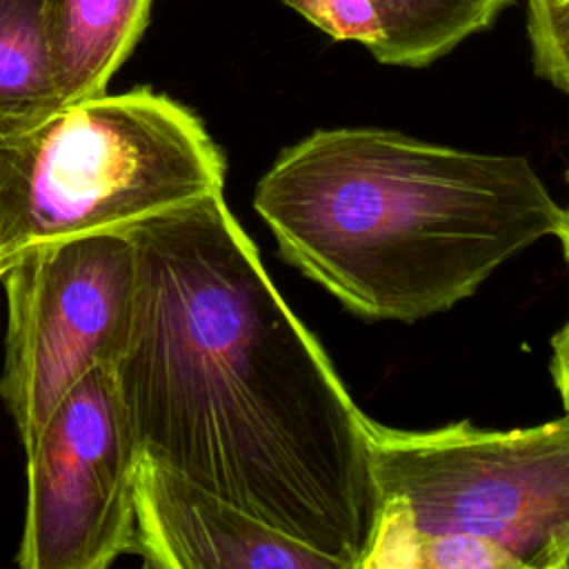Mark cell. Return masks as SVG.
Instances as JSON below:
<instances>
[{"label": "cell", "mask_w": 569, "mask_h": 569, "mask_svg": "<svg viewBox=\"0 0 569 569\" xmlns=\"http://www.w3.org/2000/svg\"><path fill=\"white\" fill-rule=\"evenodd\" d=\"M124 233L136 307L113 367L140 451L338 569H362L380 509L371 418L222 191Z\"/></svg>", "instance_id": "1"}, {"label": "cell", "mask_w": 569, "mask_h": 569, "mask_svg": "<svg viewBox=\"0 0 569 569\" xmlns=\"http://www.w3.org/2000/svg\"><path fill=\"white\" fill-rule=\"evenodd\" d=\"M253 207L282 258L349 311L402 322L469 298L565 220L522 156L371 127L318 129L287 147Z\"/></svg>", "instance_id": "2"}, {"label": "cell", "mask_w": 569, "mask_h": 569, "mask_svg": "<svg viewBox=\"0 0 569 569\" xmlns=\"http://www.w3.org/2000/svg\"><path fill=\"white\" fill-rule=\"evenodd\" d=\"M224 187L200 118L149 87L98 93L0 127V262L27 249L124 231Z\"/></svg>", "instance_id": "3"}, {"label": "cell", "mask_w": 569, "mask_h": 569, "mask_svg": "<svg viewBox=\"0 0 569 569\" xmlns=\"http://www.w3.org/2000/svg\"><path fill=\"white\" fill-rule=\"evenodd\" d=\"M380 509L362 569L398 567L418 540L482 542L513 567L569 553V413L525 429L456 422L402 431L369 420Z\"/></svg>", "instance_id": "4"}, {"label": "cell", "mask_w": 569, "mask_h": 569, "mask_svg": "<svg viewBox=\"0 0 569 569\" xmlns=\"http://www.w3.org/2000/svg\"><path fill=\"white\" fill-rule=\"evenodd\" d=\"M7 338L0 398L31 447L60 398L124 353L136 307V249L124 231L22 251L4 271Z\"/></svg>", "instance_id": "5"}, {"label": "cell", "mask_w": 569, "mask_h": 569, "mask_svg": "<svg viewBox=\"0 0 569 569\" xmlns=\"http://www.w3.org/2000/svg\"><path fill=\"white\" fill-rule=\"evenodd\" d=\"M27 451L22 569H107L133 542L140 445L109 362L53 407Z\"/></svg>", "instance_id": "6"}, {"label": "cell", "mask_w": 569, "mask_h": 569, "mask_svg": "<svg viewBox=\"0 0 569 569\" xmlns=\"http://www.w3.org/2000/svg\"><path fill=\"white\" fill-rule=\"evenodd\" d=\"M133 542L147 569H338L233 502L140 453Z\"/></svg>", "instance_id": "7"}, {"label": "cell", "mask_w": 569, "mask_h": 569, "mask_svg": "<svg viewBox=\"0 0 569 569\" xmlns=\"http://www.w3.org/2000/svg\"><path fill=\"white\" fill-rule=\"evenodd\" d=\"M153 0H53L60 104L104 93L147 29Z\"/></svg>", "instance_id": "8"}, {"label": "cell", "mask_w": 569, "mask_h": 569, "mask_svg": "<svg viewBox=\"0 0 569 569\" xmlns=\"http://www.w3.org/2000/svg\"><path fill=\"white\" fill-rule=\"evenodd\" d=\"M53 0H0V127L56 111Z\"/></svg>", "instance_id": "9"}, {"label": "cell", "mask_w": 569, "mask_h": 569, "mask_svg": "<svg viewBox=\"0 0 569 569\" xmlns=\"http://www.w3.org/2000/svg\"><path fill=\"white\" fill-rule=\"evenodd\" d=\"M382 31V64L427 67L489 29L513 0H369Z\"/></svg>", "instance_id": "10"}, {"label": "cell", "mask_w": 569, "mask_h": 569, "mask_svg": "<svg viewBox=\"0 0 569 569\" xmlns=\"http://www.w3.org/2000/svg\"><path fill=\"white\" fill-rule=\"evenodd\" d=\"M533 69L569 96V0H527Z\"/></svg>", "instance_id": "11"}, {"label": "cell", "mask_w": 569, "mask_h": 569, "mask_svg": "<svg viewBox=\"0 0 569 569\" xmlns=\"http://www.w3.org/2000/svg\"><path fill=\"white\" fill-rule=\"evenodd\" d=\"M322 33L362 44L373 58L382 47L378 16L369 0H282Z\"/></svg>", "instance_id": "12"}, {"label": "cell", "mask_w": 569, "mask_h": 569, "mask_svg": "<svg viewBox=\"0 0 569 569\" xmlns=\"http://www.w3.org/2000/svg\"><path fill=\"white\" fill-rule=\"evenodd\" d=\"M551 376L553 385L562 398L565 411L569 413V320L553 336V356H551Z\"/></svg>", "instance_id": "13"}, {"label": "cell", "mask_w": 569, "mask_h": 569, "mask_svg": "<svg viewBox=\"0 0 569 569\" xmlns=\"http://www.w3.org/2000/svg\"><path fill=\"white\" fill-rule=\"evenodd\" d=\"M567 180H569V173H567ZM558 238L562 240L565 258H567V264H569V204L565 207V220H562V227H560V233H558Z\"/></svg>", "instance_id": "14"}, {"label": "cell", "mask_w": 569, "mask_h": 569, "mask_svg": "<svg viewBox=\"0 0 569 569\" xmlns=\"http://www.w3.org/2000/svg\"><path fill=\"white\" fill-rule=\"evenodd\" d=\"M562 569H569V553H567V558H565V562H562Z\"/></svg>", "instance_id": "15"}, {"label": "cell", "mask_w": 569, "mask_h": 569, "mask_svg": "<svg viewBox=\"0 0 569 569\" xmlns=\"http://www.w3.org/2000/svg\"><path fill=\"white\" fill-rule=\"evenodd\" d=\"M0 276H4V271H2V262H0Z\"/></svg>", "instance_id": "16"}]
</instances>
